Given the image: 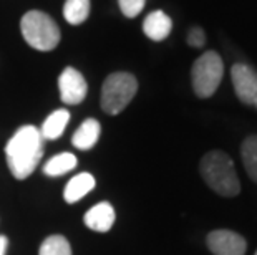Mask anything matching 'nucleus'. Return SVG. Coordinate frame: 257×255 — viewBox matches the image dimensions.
Listing matches in <instances>:
<instances>
[{
  "instance_id": "obj_8",
  "label": "nucleus",
  "mask_w": 257,
  "mask_h": 255,
  "mask_svg": "<svg viewBox=\"0 0 257 255\" xmlns=\"http://www.w3.org/2000/svg\"><path fill=\"white\" fill-rule=\"evenodd\" d=\"M58 88H60V98L65 105H80L85 100L88 86L86 80L83 78L78 70L72 67L65 68L58 78Z\"/></svg>"
},
{
  "instance_id": "obj_21",
  "label": "nucleus",
  "mask_w": 257,
  "mask_h": 255,
  "mask_svg": "<svg viewBox=\"0 0 257 255\" xmlns=\"http://www.w3.org/2000/svg\"><path fill=\"white\" fill-rule=\"evenodd\" d=\"M255 255H257V250H255Z\"/></svg>"
},
{
  "instance_id": "obj_3",
  "label": "nucleus",
  "mask_w": 257,
  "mask_h": 255,
  "mask_svg": "<svg viewBox=\"0 0 257 255\" xmlns=\"http://www.w3.org/2000/svg\"><path fill=\"white\" fill-rule=\"evenodd\" d=\"M25 42L38 52H50L60 42V29L50 15L40 10L27 12L20 22Z\"/></svg>"
},
{
  "instance_id": "obj_6",
  "label": "nucleus",
  "mask_w": 257,
  "mask_h": 255,
  "mask_svg": "<svg viewBox=\"0 0 257 255\" xmlns=\"http://www.w3.org/2000/svg\"><path fill=\"white\" fill-rule=\"evenodd\" d=\"M231 80L239 101L257 108V72L245 63H236L231 68Z\"/></svg>"
},
{
  "instance_id": "obj_1",
  "label": "nucleus",
  "mask_w": 257,
  "mask_h": 255,
  "mask_svg": "<svg viewBox=\"0 0 257 255\" xmlns=\"http://www.w3.org/2000/svg\"><path fill=\"white\" fill-rule=\"evenodd\" d=\"M5 156L12 176L27 179L37 169L43 156V138L35 126H22L5 146Z\"/></svg>"
},
{
  "instance_id": "obj_2",
  "label": "nucleus",
  "mask_w": 257,
  "mask_h": 255,
  "mask_svg": "<svg viewBox=\"0 0 257 255\" xmlns=\"http://www.w3.org/2000/svg\"><path fill=\"white\" fill-rule=\"evenodd\" d=\"M199 172L204 182L222 197H236L240 192V182L231 156L224 151L212 149L202 156Z\"/></svg>"
},
{
  "instance_id": "obj_11",
  "label": "nucleus",
  "mask_w": 257,
  "mask_h": 255,
  "mask_svg": "<svg viewBox=\"0 0 257 255\" xmlns=\"http://www.w3.org/2000/svg\"><path fill=\"white\" fill-rule=\"evenodd\" d=\"M93 187H95V177L90 172H81V174H76L68 181L67 187L63 191V199L68 204L78 202L90 191H93Z\"/></svg>"
},
{
  "instance_id": "obj_17",
  "label": "nucleus",
  "mask_w": 257,
  "mask_h": 255,
  "mask_svg": "<svg viewBox=\"0 0 257 255\" xmlns=\"http://www.w3.org/2000/svg\"><path fill=\"white\" fill-rule=\"evenodd\" d=\"M38 255H72V247L63 235H50L42 242Z\"/></svg>"
},
{
  "instance_id": "obj_14",
  "label": "nucleus",
  "mask_w": 257,
  "mask_h": 255,
  "mask_svg": "<svg viewBox=\"0 0 257 255\" xmlns=\"http://www.w3.org/2000/svg\"><path fill=\"white\" fill-rule=\"evenodd\" d=\"M240 157L247 176L257 184V134L247 136L240 144Z\"/></svg>"
},
{
  "instance_id": "obj_10",
  "label": "nucleus",
  "mask_w": 257,
  "mask_h": 255,
  "mask_svg": "<svg viewBox=\"0 0 257 255\" xmlns=\"http://www.w3.org/2000/svg\"><path fill=\"white\" fill-rule=\"evenodd\" d=\"M173 22L163 10H155V12L148 14L143 22V32L145 35L153 42H161L168 39L171 34Z\"/></svg>"
},
{
  "instance_id": "obj_12",
  "label": "nucleus",
  "mask_w": 257,
  "mask_h": 255,
  "mask_svg": "<svg viewBox=\"0 0 257 255\" xmlns=\"http://www.w3.org/2000/svg\"><path fill=\"white\" fill-rule=\"evenodd\" d=\"M100 133H101V126L96 119L88 118L81 123V126L76 129L73 138H72V143L75 148L78 149H91L93 146L96 144L98 138H100Z\"/></svg>"
},
{
  "instance_id": "obj_20",
  "label": "nucleus",
  "mask_w": 257,
  "mask_h": 255,
  "mask_svg": "<svg viewBox=\"0 0 257 255\" xmlns=\"http://www.w3.org/2000/svg\"><path fill=\"white\" fill-rule=\"evenodd\" d=\"M7 245H9V238L5 235H0V255H5V252H7Z\"/></svg>"
},
{
  "instance_id": "obj_16",
  "label": "nucleus",
  "mask_w": 257,
  "mask_h": 255,
  "mask_svg": "<svg viewBox=\"0 0 257 255\" xmlns=\"http://www.w3.org/2000/svg\"><path fill=\"white\" fill-rule=\"evenodd\" d=\"M65 20L72 25H80L90 15V0H67L63 5Z\"/></svg>"
},
{
  "instance_id": "obj_18",
  "label": "nucleus",
  "mask_w": 257,
  "mask_h": 255,
  "mask_svg": "<svg viewBox=\"0 0 257 255\" xmlns=\"http://www.w3.org/2000/svg\"><path fill=\"white\" fill-rule=\"evenodd\" d=\"M118 2H119V9H121L124 17L135 19V17H138L141 14V10L145 9L146 0H118Z\"/></svg>"
},
{
  "instance_id": "obj_5",
  "label": "nucleus",
  "mask_w": 257,
  "mask_h": 255,
  "mask_svg": "<svg viewBox=\"0 0 257 255\" xmlns=\"http://www.w3.org/2000/svg\"><path fill=\"white\" fill-rule=\"evenodd\" d=\"M138 91V80L131 73H111L101 86V108L108 115H119Z\"/></svg>"
},
{
  "instance_id": "obj_13",
  "label": "nucleus",
  "mask_w": 257,
  "mask_h": 255,
  "mask_svg": "<svg viewBox=\"0 0 257 255\" xmlns=\"http://www.w3.org/2000/svg\"><path fill=\"white\" fill-rule=\"evenodd\" d=\"M70 121V113L67 110H57L53 111L50 116L45 119L42 126V138L45 139H58L62 136V133L65 131L67 124Z\"/></svg>"
},
{
  "instance_id": "obj_9",
  "label": "nucleus",
  "mask_w": 257,
  "mask_h": 255,
  "mask_svg": "<svg viewBox=\"0 0 257 255\" xmlns=\"http://www.w3.org/2000/svg\"><path fill=\"white\" fill-rule=\"evenodd\" d=\"M116 214L110 202H98L85 214V225L95 232H108L114 224Z\"/></svg>"
},
{
  "instance_id": "obj_7",
  "label": "nucleus",
  "mask_w": 257,
  "mask_h": 255,
  "mask_svg": "<svg viewBox=\"0 0 257 255\" xmlns=\"http://www.w3.org/2000/svg\"><path fill=\"white\" fill-rule=\"evenodd\" d=\"M206 243L214 255H245V250H247L245 238L229 229L209 232L206 237Z\"/></svg>"
},
{
  "instance_id": "obj_4",
  "label": "nucleus",
  "mask_w": 257,
  "mask_h": 255,
  "mask_svg": "<svg viewBox=\"0 0 257 255\" xmlns=\"http://www.w3.org/2000/svg\"><path fill=\"white\" fill-rule=\"evenodd\" d=\"M224 77V63L219 53L206 52L196 60L191 68V83L198 98H211L219 88Z\"/></svg>"
},
{
  "instance_id": "obj_15",
  "label": "nucleus",
  "mask_w": 257,
  "mask_h": 255,
  "mask_svg": "<svg viewBox=\"0 0 257 255\" xmlns=\"http://www.w3.org/2000/svg\"><path fill=\"white\" fill-rule=\"evenodd\" d=\"M76 164H78V159L75 157L72 153H62L53 156L50 161L45 162L43 166V172L47 176H62L65 172H70L75 169Z\"/></svg>"
},
{
  "instance_id": "obj_19",
  "label": "nucleus",
  "mask_w": 257,
  "mask_h": 255,
  "mask_svg": "<svg viewBox=\"0 0 257 255\" xmlns=\"http://www.w3.org/2000/svg\"><path fill=\"white\" fill-rule=\"evenodd\" d=\"M188 45L193 47V48H202L206 43V34L201 27H193L189 32H188Z\"/></svg>"
}]
</instances>
